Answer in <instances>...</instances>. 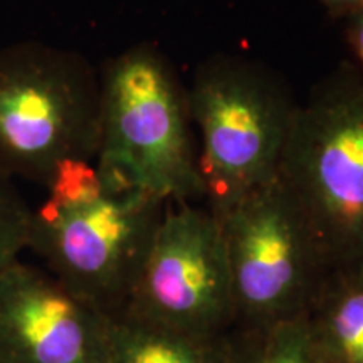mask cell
I'll list each match as a JSON object with an SVG mask.
<instances>
[{"instance_id": "cell-5", "label": "cell", "mask_w": 363, "mask_h": 363, "mask_svg": "<svg viewBox=\"0 0 363 363\" xmlns=\"http://www.w3.org/2000/svg\"><path fill=\"white\" fill-rule=\"evenodd\" d=\"M331 269L363 264V76L340 62L298 104L278 172Z\"/></svg>"}, {"instance_id": "cell-1", "label": "cell", "mask_w": 363, "mask_h": 363, "mask_svg": "<svg viewBox=\"0 0 363 363\" xmlns=\"http://www.w3.org/2000/svg\"><path fill=\"white\" fill-rule=\"evenodd\" d=\"M33 208L29 246L62 286L110 318L128 306L169 202L115 192L94 163H67Z\"/></svg>"}, {"instance_id": "cell-12", "label": "cell", "mask_w": 363, "mask_h": 363, "mask_svg": "<svg viewBox=\"0 0 363 363\" xmlns=\"http://www.w3.org/2000/svg\"><path fill=\"white\" fill-rule=\"evenodd\" d=\"M33 208L22 197L12 177L0 170V272L19 261L29 246Z\"/></svg>"}, {"instance_id": "cell-6", "label": "cell", "mask_w": 363, "mask_h": 363, "mask_svg": "<svg viewBox=\"0 0 363 363\" xmlns=\"http://www.w3.org/2000/svg\"><path fill=\"white\" fill-rule=\"evenodd\" d=\"M217 219L238 326H266L305 316L331 267L310 220L279 175Z\"/></svg>"}, {"instance_id": "cell-14", "label": "cell", "mask_w": 363, "mask_h": 363, "mask_svg": "<svg viewBox=\"0 0 363 363\" xmlns=\"http://www.w3.org/2000/svg\"><path fill=\"white\" fill-rule=\"evenodd\" d=\"M326 12L335 19H350L363 12V0H321Z\"/></svg>"}, {"instance_id": "cell-9", "label": "cell", "mask_w": 363, "mask_h": 363, "mask_svg": "<svg viewBox=\"0 0 363 363\" xmlns=\"http://www.w3.org/2000/svg\"><path fill=\"white\" fill-rule=\"evenodd\" d=\"M305 320L331 363H363V264L331 269Z\"/></svg>"}, {"instance_id": "cell-8", "label": "cell", "mask_w": 363, "mask_h": 363, "mask_svg": "<svg viewBox=\"0 0 363 363\" xmlns=\"http://www.w3.org/2000/svg\"><path fill=\"white\" fill-rule=\"evenodd\" d=\"M111 325L45 269L0 272V363H104Z\"/></svg>"}, {"instance_id": "cell-13", "label": "cell", "mask_w": 363, "mask_h": 363, "mask_svg": "<svg viewBox=\"0 0 363 363\" xmlns=\"http://www.w3.org/2000/svg\"><path fill=\"white\" fill-rule=\"evenodd\" d=\"M345 22H347V29H345L347 43L350 45V51L353 52L357 61L353 65L358 67V71L363 76V12L357 13V16L350 17V19Z\"/></svg>"}, {"instance_id": "cell-10", "label": "cell", "mask_w": 363, "mask_h": 363, "mask_svg": "<svg viewBox=\"0 0 363 363\" xmlns=\"http://www.w3.org/2000/svg\"><path fill=\"white\" fill-rule=\"evenodd\" d=\"M224 342H208L130 315L113 318L104 363H225Z\"/></svg>"}, {"instance_id": "cell-4", "label": "cell", "mask_w": 363, "mask_h": 363, "mask_svg": "<svg viewBox=\"0 0 363 363\" xmlns=\"http://www.w3.org/2000/svg\"><path fill=\"white\" fill-rule=\"evenodd\" d=\"M187 99L201 133L206 207L219 217L278 175L299 101L283 76L239 54L202 61Z\"/></svg>"}, {"instance_id": "cell-7", "label": "cell", "mask_w": 363, "mask_h": 363, "mask_svg": "<svg viewBox=\"0 0 363 363\" xmlns=\"http://www.w3.org/2000/svg\"><path fill=\"white\" fill-rule=\"evenodd\" d=\"M123 315L208 342L235 330L224 239L206 206L169 203Z\"/></svg>"}, {"instance_id": "cell-3", "label": "cell", "mask_w": 363, "mask_h": 363, "mask_svg": "<svg viewBox=\"0 0 363 363\" xmlns=\"http://www.w3.org/2000/svg\"><path fill=\"white\" fill-rule=\"evenodd\" d=\"M99 71L83 54L38 40L0 48V170L48 189L67 163H94Z\"/></svg>"}, {"instance_id": "cell-11", "label": "cell", "mask_w": 363, "mask_h": 363, "mask_svg": "<svg viewBox=\"0 0 363 363\" xmlns=\"http://www.w3.org/2000/svg\"><path fill=\"white\" fill-rule=\"evenodd\" d=\"M225 363H331L313 340L305 316L274 325L238 326L224 342Z\"/></svg>"}, {"instance_id": "cell-2", "label": "cell", "mask_w": 363, "mask_h": 363, "mask_svg": "<svg viewBox=\"0 0 363 363\" xmlns=\"http://www.w3.org/2000/svg\"><path fill=\"white\" fill-rule=\"evenodd\" d=\"M101 121L94 169L106 189L206 206L187 88L160 49L136 44L99 69Z\"/></svg>"}]
</instances>
